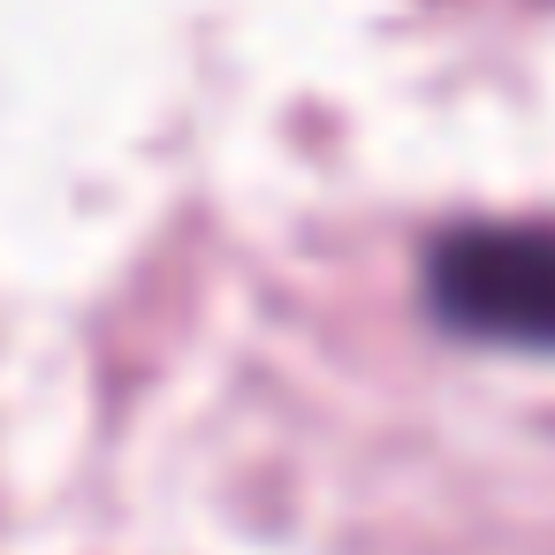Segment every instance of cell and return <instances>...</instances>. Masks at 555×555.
<instances>
[{"instance_id": "6da1fadb", "label": "cell", "mask_w": 555, "mask_h": 555, "mask_svg": "<svg viewBox=\"0 0 555 555\" xmlns=\"http://www.w3.org/2000/svg\"><path fill=\"white\" fill-rule=\"evenodd\" d=\"M426 305L449 335L555 358V229L472 221L426 251Z\"/></svg>"}]
</instances>
